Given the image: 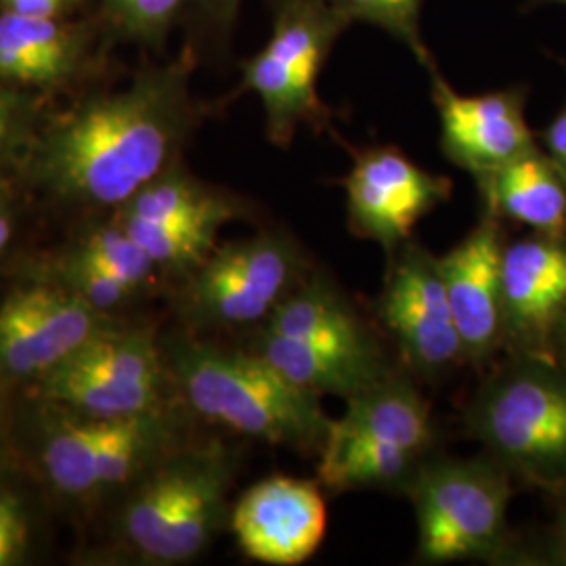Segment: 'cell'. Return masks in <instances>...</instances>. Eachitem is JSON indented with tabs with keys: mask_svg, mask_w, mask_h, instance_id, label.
I'll list each match as a JSON object with an SVG mask.
<instances>
[{
	"mask_svg": "<svg viewBox=\"0 0 566 566\" xmlns=\"http://www.w3.org/2000/svg\"><path fill=\"white\" fill-rule=\"evenodd\" d=\"M196 67L187 44L172 60L145 63L124 86H91L53 107L18 175L28 203L74 224L102 219L185 160L206 118L191 91Z\"/></svg>",
	"mask_w": 566,
	"mask_h": 566,
	"instance_id": "cell-1",
	"label": "cell"
},
{
	"mask_svg": "<svg viewBox=\"0 0 566 566\" xmlns=\"http://www.w3.org/2000/svg\"><path fill=\"white\" fill-rule=\"evenodd\" d=\"M242 449L203 428L114 493L91 521L97 537L81 563L181 566L196 563L229 528Z\"/></svg>",
	"mask_w": 566,
	"mask_h": 566,
	"instance_id": "cell-2",
	"label": "cell"
},
{
	"mask_svg": "<svg viewBox=\"0 0 566 566\" xmlns=\"http://www.w3.org/2000/svg\"><path fill=\"white\" fill-rule=\"evenodd\" d=\"M164 348L177 397L198 424L303 455L319 453L332 422L322 399L259 355L181 327L164 334Z\"/></svg>",
	"mask_w": 566,
	"mask_h": 566,
	"instance_id": "cell-3",
	"label": "cell"
},
{
	"mask_svg": "<svg viewBox=\"0 0 566 566\" xmlns=\"http://www.w3.org/2000/svg\"><path fill=\"white\" fill-rule=\"evenodd\" d=\"M465 432L514 479L566 493V364L512 355L464 407Z\"/></svg>",
	"mask_w": 566,
	"mask_h": 566,
	"instance_id": "cell-4",
	"label": "cell"
},
{
	"mask_svg": "<svg viewBox=\"0 0 566 566\" xmlns=\"http://www.w3.org/2000/svg\"><path fill=\"white\" fill-rule=\"evenodd\" d=\"M437 453L430 403L409 369L385 378L346 401L332 420L317 458V481L332 493L401 491Z\"/></svg>",
	"mask_w": 566,
	"mask_h": 566,
	"instance_id": "cell-5",
	"label": "cell"
},
{
	"mask_svg": "<svg viewBox=\"0 0 566 566\" xmlns=\"http://www.w3.org/2000/svg\"><path fill=\"white\" fill-rule=\"evenodd\" d=\"M315 266L283 229H261L219 243L196 271L170 287L177 327L203 338H243L275 313Z\"/></svg>",
	"mask_w": 566,
	"mask_h": 566,
	"instance_id": "cell-6",
	"label": "cell"
},
{
	"mask_svg": "<svg viewBox=\"0 0 566 566\" xmlns=\"http://www.w3.org/2000/svg\"><path fill=\"white\" fill-rule=\"evenodd\" d=\"M512 474L489 453H434L405 489L416 525V563H497L512 554L507 528Z\"/></svg>",
	"mask_w": 566,
	"mask_h": 566,
	"instance_id": "cell-7",
	"label": "cell"
},
{
	"mask_svg": "<svg viewBox=\"0 0 566 566\" xmlns=\"http://www.w3.org/2000/svg\"><path fill=\"white\" fill-rule=\"evenodd\" d=\"M25 395L109 420L181 403L164 334L142 315L95 334Z\"/></svg>",
	"mask_w": 566,
	"mask_h": 566,
	"instance_id": "cell-8",
	"label": "cell"
},
{
	"mask_svg": "<svg viewBox=\"0 0 566 566\" xmlns=\"http://www.w3.org/2000/svg\"><path fill=\"white\" fill-rule=\"evenodd\" d=\"M350 21L332 0H292L275 9L271 39L242 63V93H254L264 112L269 143L287 149L298 128H332L317 84L336 41Z\"/></svg>",
	"mask_w": 566,
	"mask_h": 566,
	"instance_id": "cell-9",
	"label": "cell"
},
{
	"mask_svg": "<svg viewBox=\"0 0 566 566\" xmlns=\"http://www.w3.org/2000/svg\"><path fill=\"white\" fill-rule=\"evenodd\" d=\"M252 210L245 198L202 181L181 160L147 182L114 217L156 263L170 290L219 245L223 227Z\"/></svg>",
	"mask_w": 566,
	"mask_h": 566,
	"instance_id": "cell-10",
	"label": "cell"
},
{
	"mask_svg": "<svg viewBox=\"0 0 566 566\" xmlns=\"http://www.w3.org/2000/svg\"><path fill=\"white\" fill-rule=\"evenodd\" d=\"M122 319L95 311L57 283L13 277L0 298V388L13 395L30 390Z\"/></svg>",
	"mask_w": 566,
	"mask_h": 566,
	"instance_id": "cell-11",
	"label": "cell"
},
{
	"mask_svg": "<svg viewBox=\"0 0 566 566\" xmlns=\"http://www.w3.org/2000/svg\"><path fill=\"white\" fill-rule=\"evenodd\" d=\"M376 317L413 376L437 382L465 364L439 256L424 245L409 240L388 261L385 287L376 301Z\"/></svg>",
	"mask_w": 566,
	"mask_h": 566,
	"instance_id": "cell-12",
	"label": "cell"
},
{
	"mask_svg": "<svg viewBox=\"0 0 566 566\" xmlns=\"http://www.w3.org/2000/svg\"><path fill=\"white\" fill-rule=\"evenodd\" d=\"M118 41L102 15L39 18L0 11V82L49 99L81 95L105 67Z\"/></svg>",
	"mask_w": 566,
	"mask_h": 566,
	"instance_id": "cell-13",
	"label": "cell"
},
{
	"mask_svg": "<svg viewBox=\"0 0 566 566\" xmlns=\"http://www.w3.org/2000/svg\"><path fill=\"white\" fill-rule=\"evenodd\" d=\"M340 185L350 233L380 243L388 261L413 238L416 224L453 193L449 177L426 170L395 145L355 149Z\"/></svg>",
	"mask_w": 566,
	"mask_h": 566,
	"instance_id": "cell-14",
	"label": "cell"
},
{
	"mask_svg": "<svg viewBox=\"0 0 566 566\" xmlns=\"http://www.w3.org/2000/svg\"><path fill=\"white\" fill-rule=\"evenodd\" d=\"M426 72L441 122V151L474 181L539 147L526 122V97L521 86L462 95L446 81L437 63Z\"/></svg>",
	"mask_w": 566,
	"mask_h": 566,
	"instance_id": "cell-15",
	"label": "cell"
},
{
	"mask_svg": "<svg viewBox=\"0 0 566 566\" xmlns=\"http://www.w3.org/2000/svg\"><path fill=\"white\" fill-rule=\"evenodd\" d=\"M324 486L273 474L245 489L231 507L229 531L248 560L298 566L322 547L327 528Z\"/></svg>",
	"mask_w": 566,
	"mask_h": 566,
	"instance_id": "cell-16",
	"label": "cell"
},
{
	"mask_svg": "<svg viewBox=\"0 0 566 566\" xmlns=\"http://www.w3.org/2000/svg\"><path fill=\"white\" fill-rule=\"evenodd\" d=\"M504 221L483 210L462 242L439 256L447 301L464 346L468 365L485 367L504 348L502 256Z\"/></svg>",
	"mask_w": 566,
	"mask_h": 566,
	"instance_id": "cell-17",
	"label": "cell"
},
{
	"mask_svg": "<svg viewBox=\"0 0 566 566\" xmlns=\"http://www.w3.org/2000/svg\"><path fill=\"white\" fill-rule=\"evenodd\" d=\"M566 308V240L531 233L502 256L504 348L554 357L552 336Z\"/></svg>",
	"mask_w": 566,
	"mask_h": 566,
	"instance_id": "cell-18",
	"label": "cell"
},
{
	"mask_svg": "<svg viewBox=\"0 0 566 566\" xmlns=\"http://www.w3.org/2000/svg\"><path fill=\"white\" fill-rule=\"evenodd\" d=\"M238 344L319 399L340 397L348 401L395 369L382 343H306L254 329Z\"/></svg>",
	"mask_w": 566,
	"mask_h": 566,
	"instance_id": "cell-19",
	"label": "cell"
},
{
	"mask_svg": "<svg viewBox=\"0 0 566 566\" xmlns=\"http://www.w3.org/2000/svg\"><path fill=\"white\" fill-rule=\"evenodd\" d=\"M483 210L533 233L566 240V179L542 145L476 181Z\"/></svg>",
	"mask_w": 566,
	"mask_h": 566,
	"instance_id": "cell-20",
	"label": "cell"
},
{
	"mask_svg": "<svg viewBox=\"0 0 566 566\" xmlns=\"http://www.w3.org/2000/svg\"><path fill=\"white\" fill-rule=\"evenodd\" d=\"M60 512L39 476L11 458L0 464V566H34L49 556Z\"/></svg>",
	"mask_w": 566,
	"mask_h": 566,
	"instance_id": "cell-21",
	"label": "cell"
},
{
	"mask_svg": "<svg viewBox=\"0 0 566 566\" xmlns=\"http://www.w3.org/2000/svg\"><path fill=\"white\" fill-rule=\"evenodd\" d=\"M53 109L41 93L0 82V175L18 181L23 163Z\"/></svg>",
	"mask_w": 566,
	"mask_h": 566,
	"instance_id": "cell-22",
	"label": "cell"
},
{
	"mask_svg": "<svg viewBox=\"0 0 566 566\" xmlns=\"http://www.w3.org/2000/svg\"><path fill=\"white\" fill-rule=\"evenodd\" d=\"M99 15L118 41L163 49L182 20L187 0H97Z\"/></svg>",
	"mask_w": 566,
	"mask_h": 566,
	"instance_id": "cell-23",
	"label": "cell"
},
{
	"mask_svg": "<svg viewBox=\"0 0 566 566\" xmlns=\"http://www.w3.org/2000/svg\"><path fill=\"white\" fill-rule=\"evenodd\" d=\"M346 20L367 21L386 30L390 36L407 44L422 67L434 60L422 36V4L424 0H332Z\"/></svg>",
	"mask_w": 566,
	"mask_h": 566,
	"instance_id": "cell-24",
	"label": "cell"
},
{
	"mask_svg": "<svg viewBox=\"0 0 566 566\" xmlns=\"http://www.w3.org/2000/svg\"><path fill=\"white\" fill-rule=\"evenodd\" d=\"M30 208L18 181L0 175V273H9L11 277L28 256L23 250V233Z\"/></svg>",
	"mask_w": 566,
	"mask_h": 566,
	"instance_id": "cell-25",
	"label": "cell"
},
{
	"mask_svg": "<svg viewBox=\"0 0 566 566\" xmlns=\"http://www.w3.org/2000/svg\"><path fill=\"white\" fill-rule=\"evenodd\" d=\"M243 0H187L185 15L191 18L193 36L214 49L229 41Z\"/></svg>",
	"mask_w": 566,
	"mask_h": 566,
	"instance_id": "cell-26",
	"label": "cell"
},
{
	"mask_svg": "<svg viewBox=\"0 0 566 566\" xmlns=\"http://www.w3.org/2000/svg\"><path fill=\"white\" fill-rule=\"evenodd\" d=\"M91 0H0V11L39 15V18H72L82 15Z\"/></svg>",
	"mask_w": 566,
	"mask_h": 566,
	"instance_id": "cell-27",
	"label": "cell"
},
{
	"mask_svg": "<svg viewBox=\"0 0 566 566\" xmlns=\"http://www.w3.org/2000/svg\"><path fill=\"white\" fill-rule=\"evenodd\" d=\"M539 142L549 160L556 164V168L566 179V102L563 109L556 114V118L549 122L546 130L539 135Z\"/></svg>",
	"mask_w": 566,
	"mask_h": 566,
	"instance_id": "cell-28",
	"label": "cell"
},
{
	"mask_svg": "<svg viewBox=\"0 0 566 566\" xmlns=\"http://www.w3.org/2000/svg\"><path fill=\"white\" fill-rule=\"evenodd\" d=\"M13 422H15V395L0 388V464L18 455Z\"/></svg>",
	"mask_w": 566,
	"mask_h": 566,
	"instance_id": "cell-29",
	"label": "cell"
},
{
	"mask_svg": "<svg viewBox=\"0 0 566 566\" xmlns=\"http://www.w3.org/2000/svg\"><path fill=\"white\" fill-rule=\"evenodd\" d=\"M552 350H554V357H558L563 364H566V308L563 317L558 319V324L554 327Z\"/></svg>",
	"mask_w": 566,
	"mask_h": 566,
	"instance_id": "cell-30",
	"label": "cell"
},
{
	"mask_svg": "<svg viewBox=\"0 0 566 566\" xmlns=\"http://www.w3.org/2000/svg\"><path fill=\"white\" fill-rule=\"evenodd\" d=\"M563 497H565V502H563V507H560V516H558V526H556V531H558V542H560V547L565 549L566 554V493Z\"/></svg>",
	"mask_w": 566,
	"mask_h": 566,
	"instance_id": "cell-31",
	"label": "cell"
},
{
	"mask_svg": "<svg viewBox=\"0 0 566 566\" xmlns=\"http://www.w3.org/2000/svg\"><path fill=\"white\" fill-rule=\"evenodd\" d=\"M285 2H292V0H273V7L277 9V7H282V4H285Z\"/></svg>",
	"mask_w": 566,
	"mask_h": 566,
	"instance_id": "cell-32",
	"label": "cell"
},
{
	"mask_svg": "<svg viewBox=\"0 0 566 566\" xmlns=\"http://www.w3.org/2000/svg\"><path fill=\"white\" fill-rule=\"evenodd\" d=\"M546 2H558V4H565L566 7V0H546Z\"/></svg>",
	"mask_w": 566,
	"mask_h": 566,
	"instance_id": "cell-33",
	"label": "cell"
}]
</instances>
